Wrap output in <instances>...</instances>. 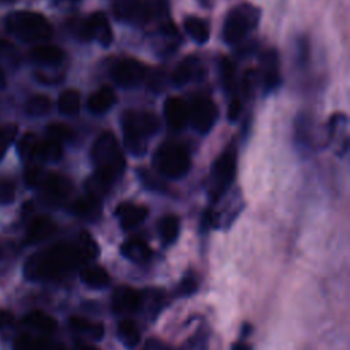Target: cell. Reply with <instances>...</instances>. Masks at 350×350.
Instances as JSON below:
<instances>
[{"label": "cell", "instance_id": "cell-1", "mask_svg": "<svg viewBox=\"0 0 350 350\" xmlns=\"http://www.w3.org/2000/svg\"><path fill=\"white\" fill-rule=\"evenodd\" d=\"M97 254V243L89 232L83 231L78 243H55L46 250L30 256L23 271L30 280H56L77 269L82 262L94 260Z\"/></svg>", "mask_w": 350, "mask_h": 350}, {"label": "cell", "instance_id": "cell-2", "mask_svg": "<svg viewBox=\"0 0 350 350\" xmlns=\"http://www.w3.org/2000/svg\"><path fill=\"white\" fill-rule=\"evenodd\" d=\"M92 159L96 174L111 185L123 174L126 161L119 142L112 131L101 133L92 148Z\"/></svg>", "mask_w": 350, "mask_h": 350}, {"label": "cell", "instance_id": "cell-3", "mask_svg": "<svg viewBox=\"0 0 350 350\" xmlns=\"http://www.w3.org/2000/svg\"><path fill=\"white\" fill-rule=\"evenodd\" d=\"M123 142L126 149L134 156L146 152L148 138L159 129V119L150 112L126 111L122 116Z\"/></svg>", "mask_w": 350, "mask_h": 350}, {"label": "cell", "instance_id": "cell-4", "mask_svg": "<svg viewBox=\"0 0 350 350\" xmlns=\"http://www.w3.org/2000/svg\"><path fill=\"white\" fill-rule=\"evenodd\" d=\"M7 29L23 41H42L52 36V26L48 19L33 11H15L5 19Z\"/></svg>", "mask_w": 350, "mask_h": 350}, {"label": "cell", "instance_id": "cell-5", "mask_svg": "<svg viewBox=\"0 0 350 350\" xmlns=\"http://www.w3.org/2000/svg\"><path fill=\"white\" fill-rule=\"evenodd\" d=\"M237 172V150L227 146L215 160L209 178V196L212 201L221 198L231 186Z\"/></svg>", "mask_w": 350, "mask_h": 350}, {"label": "cell", "instance_id": "cell-6", "mask_svg": "<svg viewBox=\"0 0 350 350\" xmlns=\"http://www.w3.org/2000/svg\"><path fill=\"white\" fill-rule=\"evenodd\" d=\"M260 19V10L250 4H242L232 8L226 16L223 25V38L227 44L239 42Z\"/></svg>", "mask_w": 350, "mask_h": 350}, {"label": "cell", "instance_id": "cell-7", "mask_svg": "<svg viewBox=\"0 0 350 350\" xmlns=\"http://www.w3.org/2000/svg\"><path fill=\"white\" fill-rule=\"evenodd\" d=\"M160 172L170 179L183 178L190 168V157L183 146L175 142H165L157 153Z\"/></svg>", "mask_w": 350, "mask_h": 350}, {"label": "cell", "instance_id": "cell-8", "mask_svg": "<svg viewBox=\"0 0 350 350\" xmlns=\"http://www.w3.org/2000/svg\"><path fill=\"white\" fill-rule=\"evenodd\" d=\"M191 126L201 134H206L213 127L217 119V108L215 103L206 97H198L193 101L189 109Z\"/></svg>", "mask_w": 350, "mask_h": 350}, {"label": "cell", "instance_id": "cell-9", "mask_svg": "<svg viewBox=\"0 0 350 350\" xmlns=\"http://www.w3.org/2000/svg\"><path fill=\"white\" fill-rule=\"evenodd\" d=\"M113 12L119 21L141 25L146 22L152 11L149 4L144 3L142 0H116Z\"/></svg>", "mask_w": 350, "mask_h": 350}, {"label": "cell", "instance_id": "cell-10", "mask_svg": "<svg viewBox=\"0 0 350 350\" xmlns=\"http://www.w3.org/2000/svg\"><path fill=\"white\" fill-rule=\"evenodd\" d=\"M144 66L134 59H126L116 63L111 71L112 79L122 88L137 86L144 78Z\"/></svg>", "mask_w": 350, "mask_h": 350}, {"label": "cell", "instance_id": "cell-11", "mask_svg": "<svg viewBox=\"0 0 350 350\" xmlns=\"http://www.w3.org/2000/svg\"><path fill=\"white\" fill-rule=\"evenodd\" d=\"M144 294L129 286H120L113 291L112 309L118 314H131L141 309Z\"/></svg>", "mask_w": 350, "mask_h": 350}, {"label": "cell", "instance_id": "cell-12", "mask_svg": "<svg viewBox=\"0 0 350 350\" xmlns=\"http://www.w3.org/2000/svg\"><path fill=\"white\" fill-rule=\"evenodd\" d=\"M164 116L171 130L179 131L186 126L189 109L180 97H168L164 104Z\"/></svg>", "mask_w": 350, "mask_h": 350}, {"label": "cell", "instance_id": "cell-13", "mask_svg": "<svg viewBox=\"0 0 350 350\" xmlns=\"http://www.w3.org/2000/svg\"><path fill=\"white\" fill-rule=\"evenodd\" d=\"M44 189V193L46 198L51 202H60L63 201L70 193H71V182L57 174H49L45 175L40 183Z\"/></svg>", "mask_w": 350, "mask_h": 350}, {"label": "cell", "instance_id": "cell-14", "mask_svg": "<svg viewBox=\"0 0 350 350\" xmlns=\"http://www.w3.org/2000/svg\"><path fill=\"white\" fill-rule=\"evenodd\" d=\"M115 216L119 219L123 230H131L141 224L148 216V208L144 205H135L131 202H122L115 211Z\"/></svg>", "mask_w": 350, "mask_h": 350}, {"label": "cell", "instance_id": "cell-15", "mask_svg": "<svg viewBox=\"0 0 350 350\" xmlns=\"http://www.w3.org/2000/svg\"><path fill=\"white\" fill-rule=\"evenodd\" d=\"M120 253L124 258L133 262H146L150 260L153 252L145 239L139 237H131L122 243Z\"/></svg>", "mask_w": 350, "mask_h": 350}, {"label": "cell", "instance_id": "cell-16", "mask_svg": "<svg viewBox=\"0 0 350 350\" xmlns=\"http://www.w3.org/2000/svg\"><path fill=\"white\" fill-rule=\"evenodd\" d=\"M202 72L201 62L197 56H187L185 57L178 67L174 70L172 74V82L178 86H182L185 83H189L190 81L198 78Z\"/></svg>", "mask_w": 350, "mask_h": 350}, {"label": "cell", "instance_id": "cell-17", "mask_svg": "<svg viewBox=\"0 0 350 350\" xmlns=\"http://www.w3.org/2000/svg\"><path fill=\"white\" fill-rule=\"evenodd\" d=\"M262 71H264V86L265 90H273L280 85L279 72V57L275 49H269L262 55Z\"/></svg>", "mask_w": 350, "mask_h": 350}, {"label": "cell", "instance_id": "cell-18", "mask_svg": "<svg viewBox=\"0 0 350 350\" xmlns=\"http://www.w3.org/2000/svg\"><path fill=\"white\" fill-rule=\"evenodd\" d=\"M92 40L96 38L103 46H108L112 42V30L104 12L98 11L88 18Z\"/></svg>", "mask_w": 350, "mask_h": 350}, {"label": "cell", "instance_id": "cell-19", "mask_svg": "<svg viewBox=\"0 0 350 350\" xmlns=\"http://www.w3.org/2000/svg\"><path fill=\"white\" fill-rule=\"evenodd\" d=\"M115 101H116V96L113 90L108 86H103L89 96L86 105L92 113L101 115V113H105L108 109H111Z\"/></svg>", "mask_w": 350, "mask_h": 350}, {"label": "cell", "instance_id": "cell-20", "mask_svg": "<svg viewBox=\"0 0 350 350\" xmlns=\"http://www.w3.org/2000/svg\"><path fill=\"white\" fill-rule=\"evenodd\" d=\"M71 212L82 219L96 220L101 213V202L98 198L86 194L72 202Z\"/></svg>", "mask_w": 350, "mask_h": 350}, {"label": "cell", "instance_id": "cell-21", "mask_svg": "<svg viewBox=\"0 0 350 350\" xmlns=\"http://www.w3.org/2000/svg\"><path fill=\"white\" fill-rule=\"evenodd\" d=\"M68 324L74 332H77L88 339L100 340L104 336V325L101 323H96V321L86 320L83 317L72 316L70 319Z\"/></svg>", "mask_w": 350, "mask_h": 350}, {"label": "cell", "instance_id": "cell-22", "mask_svg": "<svg viewBox=\"0 0 350 350\" xmlns=\"http://www.w3.org/2000/svg\"><path fill=\"white\" fill-rule=\"evenodd\" d=\"M31 59L42 66H59L64 59V52L55 45H38L30 53Z\"/></svg>", "mask_w": 350, "mask_h": 350}, {"label": "cell", "instance_id": "cell-23", "mask_svg": "<svg viewBox=\"0 0 350 350\" xmlns=\"http://www.w3.org/2000/svg\"><path fill=\"white\" fill-rule=\"evenodd\" d=\"M81 280L90 288H104L108 286L111 278L105 268L100 265H86L81 269Z\"/></svg>", "mask_w": 350, "mask_h": 350}, {"label": "cell", "instance_id": "cell-24", "mask_svg": "<svg viewBox=\"0 0 350 350\" xmlns=\"http://www.w3.org/2000/svg\"><path fill=\"white\" fill-rule=\"evenodd\" d=\"M53 231H55V223L52 221L51 217L48 216L36 217L27 228V241L30 243L41 242L48 237H51Z\"/></svg>", "mask_w": 350, "mask_h": 350}, {"label": "cell", "instance_id": "cell-25", "mask_svg": "<svg viewBox=\"0 0 350 350\" xmlns=\"http://www.w3.org/2000/svg\"><path fill=\"white\" fill-rule=\"evenodd\" d=\"M118 336L126 347L133 349L141 340V331L135 321L130 319H123L118 324Z\"/></svg>", "mask_w": 350, "mask_h": 350}, {"label": "cell", "instance_id": "cell-26", "mask_svg": "<svg viewBox=\"0 0 350 350\" xmlns=\"http://www.w3.org/2000/svg\"><path fill=\"white\" fill-rule=\"evenodd\" d=\"M25 323L44 334H52L56 329V320L42 310H33L26 314Z\"/></svg>", "mask_w": 350, "mask_h": 350}, {"label": "cell", "instance_id": "cell-27", "mask_svg": "<svg viewBox=\"0 0 350 350\" xmlns=\"http://www.w3.org/2000/svg\"><path fill=\"white\" fill-rule=\"evenodd\" d=\"M159 234L164 245H172L179 234V219L175 215H165L159 221Z\"/></svg>", "mask_w": 350, "mask_h": 350}, {"label": "cell", "instance_id": "cell-28", "mask_svg": "<svg viewBox=\"0 0 350 350\" xmlns=\"http://www.w3.org/2000/svg\"><path fill=\"white\" fill-rule=\"evenodd\" d=\"M186 33L197 42V44H204L209 38V29L208 25L197 18V16H187L183 22Z\"/></svg>", "mask_w": 350, "mask_h": 350}, {"label": "cell", "instance_id": "cell-29", "mask_svg": "<svg viewBox=\"0 0 350 350\" xmlns=\"http://www.w3.org/2000/svg\"><path fill=\"white\" fill-rule=\"evenodd\" d=\"M81 107L79 93L74 89L64 90L57 98V108L63 115H75Z\"/></svg>", "mask_w": 350, "mask_h": 350}, {"label": "cell", "instance_id": "cell-30", "mask_svg": "<svg viewBox=\"0 0 350 350\" xmlns=\"http://www.w3.org/2000/svg\"><path fill=\"white\" fill-rule=\"evenodd\" d=\"M52 108V101L49 97L44 94H36L31 96L26 103V111L31 116H42L48 113Z\"/></svg>", "mask_w": 350, "mask_h": 350}, {"label": "cell", "instance_id": "cell-31", "mask_svg": "<svg viewBox=\"0 0 350 350\" xmlns=\"http://www.w3.org/2000/svg\"><path fill=\"white\" fill-rule=\"evenodd\" d=\"M63 149H62V144L52 141V139H45V141H40L38 142V148H37V153L36 156L44 159V160H59L62 157Z\"/></svg>", "mask_w": 350, "mask_h": 350}, {"label": "cell", "instance_id": "cell-32", "mask_svg": "<svg viewBox=\"0 0 350 350\" xmlns=\"http://www.w3.org/2000/svg\"><path fill=\"white\" fill-rule=\"evenodd\" d=\"M14 347L15 350H51L52 349L46 342L37 339L29 334L19 335L15 340Z\"/></svg>", "mask_w": 350, "mask_h": 350}, {"label": "cell", "instance_id": "cell-33", "mask_svg": "<svg viewBox=\"0 0 350 350\" xmlns=\"http://www.w3.org/2000/svg\"><path fill=\"white\" fill-rule=\"evenodd\" d=\"M38 138L36 137V134L33 133H27L25 134L19 144H18V152H19V156L25 160L27 159H31L36 156L37 153V148H38Z\"/></svg>", "mask_w": 350, "mask_h": 350}, {"label": "cell", "instance_id": "cell-34", "mask_svg": "<svg viewBox=\"0 0 350 350\" xmlns=\"http://www.w3.org/2000/svg\"><path fill=\"white\" fill-rule=\"evenodd\" d=\"M18 62H19V53L16 48L7 41H0V68L3 70V64L15 67Z\"/></svg>", "mask_w": 350, "mask_h": 350}, {"label": "cell", "instance_id": "cell-35", "mask_svg": "<svg viewBox=\"0 0 350 350\" xmlns=\"http://www.w3.org/2000/svg\"><path fill=\"white\" fill-rule=\"evenodd\" d=\"M46 137H48V139L63 144L64 141L71 139L72 131L63 123H51L46 127Z\"/></svg>", "mask_w": 350, "mask_h": 350}, {"label": "cell", "instance_id": "cell-36", "mask_svg": "<svg viewBox=\"0 0 350 350\" xmlns=\"http://www.w3.org/2000/svg\"><path fill=\"white\" fill-rule=\"evenodd\" d=\"M18 133V126L16 124H7L5 127L0 129V159L5 153L8 145L14 141Z\"/></svg>", "mask_w": 350, "mask_h": 350}, {"label": "cell", "instance_id": "cell-37", "mask_svg": "<svg viewBox=\"0 0 350 350\" xmlns=\"http://www.w3.org/2000/svg\"><path fill=\"white\" fill-rule=\"evenodd\" d=\"M183 350H208V335L205 331H197L185 345Z\"/></svg>", "mask_w": 350, "mask_h": 350}, {"label": "cell", "instance_id": "cell-38", "mask_svg": "<svg viewBox=\"0 0 350 350\" xmlns=\"http://www.w3.org/2000/svg\"><path fill=\"white\" fill-rule=\"evenodd\" d=\"M71 29L79 40H83V41H90L92 40V33H90L88 18L86 19H77Z\"/></svg>", "mask_w": 350, "mask_h": 350}, {"label": "cell", "instance_id": "cell-39", "mask_svg": "<svg viewBox=\"0 0 350 350\" xmlns=\"http://www.w3.org/2000/svg\"><path fill=\"white\" fill-rule=\"evenodd\" d=\"M220 70H221L223 85L226 86V89H230L232 86V81H234V66H232V63L227 57H223L221 63H220Z\"/></svg>", "mask_w": 350, "mask_h": 350}, {"label": "cell", "instance_id": "cell-40", "mask_svg": "<svg viewBox=\"0 0 350 350\" xmlns=\"http://www.w3.org/2000/svg\"><path fill=\"white\" fill-rule=\"evenodd\" d=\"M15 198V187L8 180H0V204H10Z\"/></svg>", "mask_w": 350, "mask_h": 350}, {"label": "cell", "instance_id": "cell-41", "mask_svg": "<svg viewBox=\"0 0 350 350\" xmlns=\"http://www.w3.org/2000/svg\"><path fill=\"white\" fill-rule=\"evenodd\" d=\"M197 279L194 275H186L179 283L178 291L180 295H190L197 290Z\"/></svg>", "mask_w": 350, "mask_h": 350}, {"label": "cell", "instance_id": "cell-42", "mask_svg": "<svg viewBox=\"0 0 350 350\" xmlns=\"http://www.w3.org/2000/svg\"><path fill=\"white\" fill-rule=\"evenodd\" d=\"M142 350H174V349L157 338H150L149 340L145 342Z\"/></svg>", "mask_w": 350, "mask_h": 350}, {"label": "cell", "instance_id": "cell-43", "mask_svg": "<svg viewBox=\"0 0 350 350\" xmlns=\"http://www.w3.org/2000/svg\"><path fill=\"white\" fill-rule=\"evenodd\" d=\"M241 109H242L241 100L234 98V100L230 103L228 109H227V118H228V120H237V118H238L239 113H241Z\"/></svg>", "mask_w": 350, "mask_h": 350}, {"label": "cell", "instance_id": "cell-44", "mask_svg": "<svg viewBox=\"0 0 350 350\" xmlns=\"http://www.w3.org/2000/svg\"><path fill=\"white\" fill-rule=\"evenodd\" d=\"M14 321V313L8 309H1L0 310V329L7 328L12 324Z\"/></svg>", "mask_w": 350, "mask_h": 350}, {"label": "cell", "instance_id": "cell-45", "mask_svg": "<svg viewBox=\"0 0 350 350\" xmlns=\"http://www.w3.org/2000/svg\"><path fill=\"white\" fill-rule=\"evenodd\" d=\"M252 347H250V345L243 339V338H241L239 340H237L235 343H232V346H231V350H250Z\"/></svg>", "mask_w": 350, "mask_h": 350}, {"label": "cell", "instance_id": "cell-46", "mask_svg": "<svg viewBox=\"0 0 350 350\" xmlns=\"http://www.w3.org/2000/svg\"><path fill=\"white\" fill-rule=\"evenodd\" d=\"M75 350H98V349H96L94 346L89 345L88 342H83V340H78V342L75 343Z\"/></svg>", "mask_w": 350, "mask_h": 350}, {"label": "cell", "instance_id": "cell-47", "mask_svg": "<svg viewBox=\"0 0 350 350\" xmlns=\"http://www.w3.org/2000/svg\"><path fill=\"white\" fill-rule=\"evenodd\" d=\"M5 85V77H4V71L0 68V89L4 88Z\"/></svg>", "mask_w": 350, "mask_h": 350}, {"label": "cell", "instance_id": "cell-48", "mask_svg": "<svg viewBox=\"0 0 350 350\" xmlns=\"http://www.w3.org/2000/svg\"><path fill=\"white\" fill-rule=\"evenodd\" d=\"M0 1H3V3H12V1H16V0H0Z\"/></svg>", "mask_w": 350, "mask_h": 350}, {"label": "cell", "instance_id": "cell-49", "mask_svg": "<svg viewBox=\"0 0 350 350\" xmlns=\"http://www.w3.org/2000/svg\"><path fill=\"white\" fill-rule=\"evenodd\" d=\"M0 256H1V247H0Z\"/></svg>", "mask_w": 350, "mask_h": 350}]
</instances>
